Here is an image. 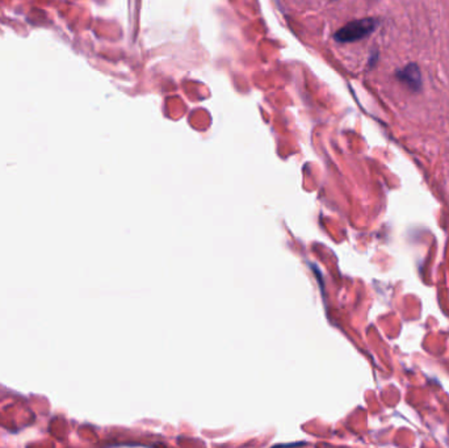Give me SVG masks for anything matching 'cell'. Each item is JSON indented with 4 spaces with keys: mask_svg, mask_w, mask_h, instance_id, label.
<instances>
[{
    "mask_svg": "<svg viewBox=\"0 0 449 448\" xmlns=\"http://www.w3.org/2000/svg\"><path fill=\"white\" fill-rule=\"evenodd\" d=\"M378 21L373 18H367L361 20L351 21L343 28H340L335 34V40L340 44H349L355 41L363 40L373 33L377 28Z\"/></svg>",
    "mask_w": 449,
    "mask_h": 448,
    "instance_id": "cell-1",
    "label": "cell"
},
{
    "mask_svg": "<svg viewBox=\"0 0 449 448\" xmlns=\"http://www.w3.org/2000/svg\"><path fill=\"white\" fill-rule=\"evenodd\" d=\"M396 77L401 83L408 86L411 91L418 92L422 90L423 81H422L420 69L417 63H410L403 69H399L396 72Z\"/></svg>",
    "mask_w": 449,
    "mask_h": 448,
    "instance_id": "cell-2",
    "label": "cell"
}]
</instances>
